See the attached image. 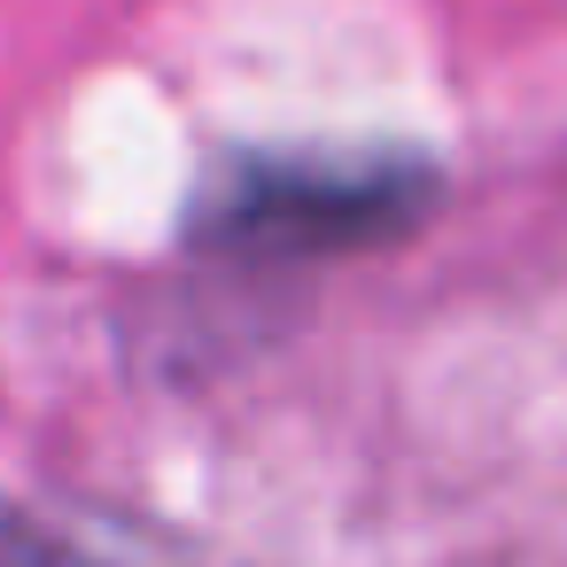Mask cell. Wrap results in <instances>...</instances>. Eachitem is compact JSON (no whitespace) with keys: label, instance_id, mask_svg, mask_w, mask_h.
I'll list each match as a JSON object with an SVG mask.
<instances>
[{"label":"cell","instance_id":"cell-1","mask_svg":"<svg viewBox=\"0 0 567 567\" xmlns=\"http://www.w3.org/2000/svg\"><path fill=\"white\" fill-rule=\"evenodd\" d=\"M420 164H327V156H249L226 164L195 203V241L241 257H296L334 241H373L420 210Z\"/></svg>","mask_w":567,"mask_h":567},{"label":"cell","instance_id":"cell-2","mask_svg":"<svg viewBox=\"0 0 567 567\" xmlns=\"http://www.w3.org/2000/svg\"><path fill=\"white\" fill-rule=\"evenodd\" d=\"M0 567H94V559L48 520H32L24 505H0Z\"/></svg>","mask_w":567,"mask_h":567}]
</instances>
